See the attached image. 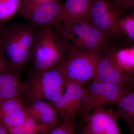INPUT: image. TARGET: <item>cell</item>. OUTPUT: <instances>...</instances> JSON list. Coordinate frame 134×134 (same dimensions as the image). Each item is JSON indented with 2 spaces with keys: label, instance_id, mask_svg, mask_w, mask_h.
Instances as JSON below:
<instances>
[{
  "label": "cell",
  "instance_id": "cell-1",
  "mask_svg": "<svg viewBox=\"0 0 134 134\" xmlns=\"http://www.w3.org/2000/svg\"><path fill=\"white\" fill-rule=\"evenodd\" d=\"M37 27L29 22L3 25L0 47L12 73L18 75L30 62Z\"/></svg>",
  "mask_w": 134,
  "mask_h": 134
},
{
  "label": "cell",
  "instance_id": "cell-2",
  "mask_svg": "<svg viewBox=\"0 0 134 134\" xmlns=\"http://www.w3.org/2000/svg\"><path fill=\"white\" fill-rule=\"evenodd\" d=\"M70 51L69 47L56 29L38 26L30 62L31 71H44L57 66Z\"/></svg>",
  "mask_w": 134,
  "mask_h": 134
},
{
  "label": "cell",
  "instance_id": "cell-3",
  "mask_svg": "<svg viewBox=\"0 0 134 134\" xmlns=\"http://www.w3.org/2000/svg\"><path fill=\"white\" fill-rule=\"evenodd\" d=\"M67 81L57 67L39 71H31L25 82V98L26 103L43 100L56 102L64 91Z\"/></svg>",
  "mask_w": 134,
  "mask_h": 134
},
{
  "label": "cell",
  "instance_id": "cell-4",
  "mask_svg": "<svg viewBox=\"0 0 134 134\" xmlns=\"http://www.w3.org/2000/svg\"><path fill=\"white\" fill-rule=\"evenodd\" d=\"M100 54L98 51L72 49L57 66L68 81L83 85L92 81Z\"/></svg>",
  "mask_w": 134,
  "mask_h": 134
},
{
  "label": "cell",
  "instance_id": "cell-5",
  "mask_svg": "<svg viewBox=\"0 0 134 134\" xmlns=\"http://www.w3.org/2000/svg\"><path fill=\"white\" fill-rule=\"evenodd\" d=\"M55 29L70 50L99 51L105 49L108 43V36L88 24L62 25Z\"/></svg>",
  "mask_w": 134,
  "mask_h": 134
},
{
  "label": "cell",
  "instance_id": "cell-6",
  "mask_svg": "<svg viewBox=\"0 0 134 134\" xmlns=\"http://www.w3.org/2000/svg\"><path fill=\"white\" fill-rule=\"evenodd\" d=\"M132 91L113 84L91 81L85 88L83 100L79 114L85 118L93 111L106 104L115 105L122 96Z\"/></svg>",
  "mask_w": 134,
  "mask_h": 134
},
{
  "label": "cell",
  "instance_id": "cell-7",
  "mask_svg": "<svg viewBox=\"0 0 134 134\" xmlns=\"http://www.w3.org/2000/svg\"><path fill=\"white\" fill-rule=\"evenodd\" d=\"M62 3L60 0L38 2L21 0L16 15L37 26H49L56 29Z\"/></svg>",
  "mask_w": 134,
  "mask_h": 134
},
{
  "label": "cell",
  "instance_id": "cell-8",
  "mask_svg": "<svg viewBox=\"0 0 134 134\" xmlns=\"http://www.w3.org/2000/svg\"><path fill=\"white\" fill-rule=\"evenodd\" d=\"M116 7L108 0H93L90 24L108 36L121 37Z\"/></svg>",
  "mask_w": 134,
  "mask_h": 134
},
{
  "label": "cell",
  "instance_id": "cell-9",
  "mask_svg": "<svg viewBox=\"0 0 134 134\" xmlns=\"http://www.w3.org/2000/svg\"><path fill=\"white\" fill-rule=\"evenodd\" d=\"M84 91L83 85L67 81L62 94L53 103L63 122L74 121L82 107Z\"/></svg>",
  "mask_w": 134,
  "mask_h": 134
},
{
  "label": "cell",
  "instance_id": "cell-10",
  "mask_svg": "<svg viewBox=\"0 0 134 134\" xmlns=\"http://www.w3.org/2000/svg\"><path fill=\"white\" fill-rule=\"evenodd\" d=\"M134 73V70L123 71L117 65L114 54H101L92 81L108 83L125 88L128 87Z\"/></svg>",
  "mask_w": 134,
  "mask_h": 134
},
{
  "label": "cell",
  "instance_id": "cell-11",
  "mask_svg": "<svg viewBox=\"0 0 134 134\" xmlns=\"http://www.w3.org/2000/svg\"><path fill=\"white\" fill-rule=\"evenodd\" d=\"M87 122L82 133L122 134L114 110L102 107L96 108L83 119Z\"/></svg>",
  "mask_w": 134,
  "mask_h": 134
},
{
  "label": "cell",
  "instance_id": "cell-12",
  "mask_svg": "<svg viewBox=\"0 0 134 134\" xmlns=\"http://www.w3.org/2000/svg\"><path fill=\"white\" fill-rule=\"evenodd\" d=\"M92 1L93 0H66L61 6L59 26L76 24H90Z\"/></svg>",
  "mask_w": 134,
  "mask_h": 134
},
{
  "label": "cell",
  "instance_id": "cell-13",
  "mask_svg": "<svg viewBox=\"0 0 134 134\" xmlns=\"http://www.w3.org/2000/svg\"><path fill=\"white\" fill-rule=\"evenodd\" d=\"M27 116L24 99L22 98L0 100V122L6 128L21 125Z\"/></svg>",
  "mask_w": 134,
  "mask_h": 134
},
{
  "label": "cell",
  "instance_id": "cell-14",
  "mask_svg": "<svg viewBox=\"0 0 134 134\" xmlns=\"http://www.w3.org/2000/svg\"><path fill=\"white\" fill-rule=\"evenodd\" d=\"M25 111L27 116L43 124L58 126V111L53 103L37 100L26 103Z\"/></svg>",
  "mask_w": 134,
  "mask_h": 134
},
{
  "label": "cell",
  "instance_id": "cell-15",
  "mask_svg": "<svg viewBox=\"0 0 134 134\" xmlns=\"http://www.w3.org/2000/svg\"><path fill=\"white\" fill-rule=\"evenodd\" d=\"M24 93V83L18 75L11 72H0V100L22 98Z\"/></svg>",
  "mask_w": 134,
  "mask_h": 134
},
{
  "label": "cell",
  "instance_id": "cell-16",
  "mask_svg": "<svg viewBox=\"0 0 134 134\" xmlns=\"http://www.w3.org/2000/svg\"><path fill=\"white\" fill-rule=\"evenodd\" d=\"M114 113L117 120H121L128 127L130 134H134V92L130 91L119 99Z\"/></svg>",
  "mask_w": 134,
  "mask_h": 134
},
{
  "label": "cell",
  "instance_id": "cell-17",
  "mask_svg": "<svg viewBox=\"0 0 134 134\" xmlns=\"http://www.w3.org/2000/svg\"><path fill=\"white\" fill-rule=\"evenodd\" d=\"M57 126L40 123L27 116L21 125L7 129L9 134H49Z\"/></svg>",
  "mask_w": 134,
  "mask_h": 134
},
{
  "label": "cell",
  "instance_id": "cell-18",
  "mask_svg": "<svg viewBox=\"0 0 134 134\" xmlns=\"http://www.w3.org/2000/svg\"><path fill=\"white\" fill-rule=\"evenodd\" d=\"M21 0L0 1V24L3 25L16 14Z\"/></svg>",
  "mask_w": 134,
  "mask_h": 134
},
{
  "label": "cell",
  "instance_id": "cell-19",
  "mask_svg": "<svg viewBox=\"0 0 134 134\" xmlns=\"http://www.w3.org/2000/svg\"><path fill=\"white\" fill-rule=\"evenodd\" d=\"M117 65L125 72L133 71L134 69V56L131 48H126L114 54Z\"/></svg>",
  "mask_w": 134,
  "mask_h": 134
},
{
  "label": "cell",
  "instance_id": "cell-20",
  "mask_svg": "<svg viewBox=\"0 0 134 134\" xmlns=\"http://www.w3.org/2000/svg\"><path fill=\"white\" fill-rule=\"evenodd\" d=\"M119 25L122 34L134 40V15H128L119 19Z\"/></svg>",
  "mask_w": 134,
  "mask_h": 134
},
{
  "label": "cell",
  "instance_id": "cell-21",
  "mask_svg": "<svg viewBox=\"0 0 134 134\" xmlns=\"http://www.w3.org/2000/svg\"><path fill=\"white\" fill-rule=\"evenodd\" d=\"M49 134H76L75 131L74 121L63 122L54 129Z\"/></svg>",
  "mask_w": 134,
  "mask_h": 134
},
{
  "label": "cell",
  "instance_id": "cell-22",
  "mask_svg": "<svg viewBox=\"0 0 134 134\" xmlns=\"http://www.w3.org/2000/svg\"><path fill=\"white\" fill-rule=\"evenodd\" d=\"M115 7L122 9H127L133 7L134 0H110Z\"/></svg>",
  "mask_w": 134,
  "mask_h": 134
},
{
  "label": "cell",
  "instance_id": "cell-23",
  "mask_svg": "<svg viewBox=\"0 0 134 134\" xmlns=\"http://www.w3.org/2000/svg\"><path fill=\"white\" fill-rule=\"evenodd\" d=\"M11 72V71L5 55L0 47V72Z\"/></svg>",
  "mask_w": 134,
  "mask_h": 134
},
{
  "label": "cell",
  "instance_id": "cell-24",
  "mask_svg": "<svg viewBox=\"0 0 134 134\" xmlns=\"http://www.w3.org/2000/svg\"><path fill=\"white\" fill-rule=\"evenodd\" d=\"M0 134H9L6 127L1 122H0Z\"/></svg>",
  "mask_w": 134,
  "mask_h": 134
},
{
  "label": "cell",
  "instance_id": "cell-25",
  "mask_svg": "<svg viewBox=\"0 0 134 134\" xmlns=\"http://www.w3.org/2000/svg\"><path fill=\"white\" fill-rule=\"evenodd\" d=\"M128 87L131 89V90L134 88V73L133 76L132 80L129 85Z\"/></svg>",
  "mask_w": 134,
  "mask_h": 134
},
{
  "label": "cell",
  "instance_id": "cell-26",
  "mask_svg": "<svg viewBox=\"0 0 134 134\" xmlns=\"http://www.w3.org/2000/svg\"><path fill=\"white\" fill-rule=\"evenodd\" d=\"M34 1H37L38 2H46L51 1V0H34Z\"/></svg>",
  "mask_w": 134,
  "mask_h": 134
},
{
  "label": "cell",
  "instance_id": "cell-27",
  "mask_svg": "<svg viewBox=\"0 0 134 134\" xmlns=\"http://www.w3.org/2000/svg\"><path fill=\"white\" fill-rule=\"evenodd\" d=\"M131 49H132V53H133V54L134 56V47L133 48H131Z\"/></svg>",
  "mask_w": 134,
  "mask_h": 134
},
{
  "label": "cell",
  "instance_id": "cell-28",
  "mask_svg": "<svg viewBox=\"0 0 134 134\" xmlns=\"http://www.w3.org/2000/svg\"><path fill=\"white\" fill-rule=\"evenodd\" d=\"M2 25L0 24V32L1 31V30L2 28Z\"/></svg>",
  "mask_w": 134,
  "mask_h": 134
},
{
  "label": "cell",
  "instance_id": "cell-29",
  "mask_svg": "<svg viewBox=\"0 0 134 134\" xmlns=\"http://www.w3.org/2000/svg\"><path fill=\"white\" fill-rule=\"evenodd\" d=\"M133 7H134V3H133Z\"/></svg>",
  "mask_w": 134,
  "mask_h": 134
},
{
  "label": "cell",
  "instance_id": "cell-30",
  "mask_svg": "<svg viewBox=\"0 0 134 134\" xmlns=\"http://www.w3.org/2000/svg\"><path fill=\"white\" fill-rule=\"evenodd\" d=\"M82 134H83V133H82Z\"/></svg>",
  "mask_w": 134,
  "mask_h": 134
},
{
  "label": "cell",
  "instance_id": "cell-31",
  "mask_svg": "<svg viewBox=\"0 0 134 134\" xmlns=\"http://www.w3.org/2000/svg\"><path fill=\"white\" fill-rule=\"evenodd\" d=\"M0 1H1V0H0Z\"/></svg>",
  "mask_w": 134,
  "mask_h": 134
}]
</instances>
